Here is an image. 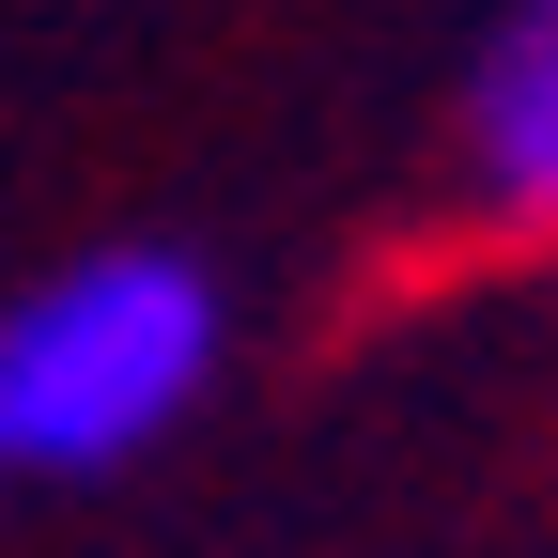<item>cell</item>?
<instances>
[{"label": "cell", "instance_id": "6da1fadb", "mask_svg": "<svg viewBox=\"0 0 558 558\" xmlns=\"http://www.w3.org/2000/svg\"><path fill=\"white\" fill-rule=\"evenodd\" d=\"M218 388V279L186 248H94L0 311V481H94Z\"/></svg>", "mask_w": 558, "mask_h": 558}, {"label": "cell", "instance_id": "7a4b0ae2", "mask_svg": "<svg viewBox=\"0 0 558 558\" xmlns=\"http://www.w3.org/2000/svg\"><path fill=\"white\" fill-rule=\"evenodd\" d=\"M465 186L481 218L558 233V0H497V32L465 62Z\"/></svg>", "mask_w": 558, "mask_h": 558}]
</instances>
